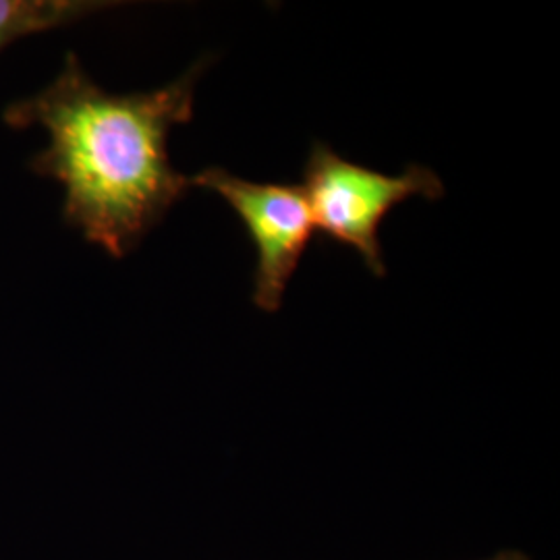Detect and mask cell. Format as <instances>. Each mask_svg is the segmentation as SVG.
<instances>
[{"label": "cell", "mask_w": 560, "mask_h": 560, "mask_svg": "<svg viewBox=\"0 0 560 560\" xmlns=\"http://www.w3.org/2000/svg\"><path fill=\"white\" fill-rule=\"evenodd\" d=\"M191 185L219 194L240 217L258 256L254 303L261 312H279L284 291L316 231L303 189L300 185L240 179L219 166L194 175Z\"/></svg>", "instance_id": "3957f363"}, {"label": "cell", "mask_w": 560, "mask_h": 560, "mask_svg": "<svg viewBox=\"0 0 560 560\" xmlns=\"http://www.w3.org/2000/svg\"><path fill=\"white\" fill-rule=\"evenodd\" d=\"M206 62L179 80L138 94H110L67 55L59 75L4 113L13 127L38 125L48 145L34 168L65 189V219L113 256H127L191 185L173 168L168 136L194 119Z\"/></svg>", "instance_id": "6da1fadb"}, {"label": "cell", "mask_w": 560, "mask_h": 560, "mask_svg": "<svg viewBox=\"0 0 560 560\" xmlns=\"http://www.w3.org/2000/svg\"><path fill=\"white\" fill-rule=\"evenodd\" d=\"M490 560H532L525 552H520V550H502L499 552L494 559Z\"/></svg>", "instance_id": "5b68a950"}, {"label": "cell", "mask_w": 560, "mask_h": 560, "mask_svg": "<svg viewBox=\"0 0 560 560\" xmlns=\"http://www.w3.org/2000/svg\"><path fill=\"white\" fill-rule=\"evenodd\" d=\"M301 189L316 229L355 249L374 277L386 275L378 231L390 210L409 198L444 196L441 177L428 166L409 164L400 175H384L342 159L322 141L310 150Z\"/></svg>", "instance_id": "7a4b0ae2"}, {"label": "cell", "mask_w": 560, "mask_h": 560, "mask_svg": "<svg viewBox=\"0 0 560 560\" xmlns=\"http://www.w3.org/2000/svg\"><path fill=\"white\" fill-rule=\"evenodd\" d=\"M106 7L113 4L85 0H0V48L23 36L88 18Z\"/></svg>", "instance_id": "277c9868"}]
</instances>
